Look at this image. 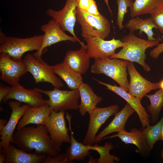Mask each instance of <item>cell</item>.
<instances>
[{"mask_svg": "<svg viewBox=\"0 0 163 163\" xmlns=\"http://www.w3.org/2000/svg\"><path fill=\"white\" fill-rule=\"evenodd\" d=\"M7 121L5 120H0V131L2 130L7 123Z\"/></svg>", "mask_w": 163, "mask_h": 163, "instance_id": "74e56055", "label": "cell"}, {"mask_svg": "<svg viewBox=\"0 0 163 163\" xmlns=\"http://www.w3.org/2000/svg\"><path fill=\"white\" fill-rule=\"evenodd\" d=\"M8 105L11 110V112L8 121L0 131V148H6L11 142L14 144L13 136L14 129L27 109L29 106L26 104L21 105V102L17 101H10Z\"/></svg>", "mask_w": 163, "mask_h": 163, "instance_id": "5bb4252c", "label": "cell"}, {"mask_svg": "<svg viewBox=\"0 0 163 163\" xmlns=\"http://www.w3.org/2000/svg\"><path fill=\"white\" fill-rule=\"evenodd\" d=\"M94 159L92 157H89V159L88 161V163H97L98 159Z\"/></svg>", "mask_w": 163, "mask_h": 163, "instance_id": "f35d334b", "label": "cell"}, {"mask_svg": "<svg viewBox=\"0 0 163 163\" xmlns=\"http://www.w3.org/2000/svg\"><path fill=\"white\" fill-rule=\"evenodd\" d=\"M78 0H66L62 9L58 11L49 9L46 11V14L55 20L61 29L67 31L72 35L79 40L75 34L74 28L77 21L76 10Z\"/></svg>", "mask_w": 163, "mask_h": 163, "instance_id": "4fadbf2b", "label": "cell"}, {"mask_svg": "<svg viewBox=\"0 0 163 163\" xmlns=\"http://www.w3.org/2000/svg\"><path fill=\"white\" fill-rule=\"evenodd\" d=\"M11 87L0 85V102H1L10 92Z\"/></svg>", "mask_w": 163, "mask_h": 163, "instance_id": "8d00e7d4", "label": "cell"}, {"mask_svg": "<svg viewBox=\"0 0 163 163\" xmlns=\"http://www.w3.org/2000/svg\"><path fill=\"white\" fill-rule=\"evenodd\" d=\"M160 88L163 90V79L159 82Z\"/></svg>", "mask_w": 163, "mask_h": 163, "instance_id": "b9f144b4", "label": "cell"}, {"mask_svg": "<svg viewBox=\"0 0 163 163\" xmlns=\"http://www.w3.org/2000/svg\"><path fill=\"white\" fill-rule=\"evenodd\" d=\"M118 7L116 23L120 30L123 29L125 26L123 24L124 17L128 12L127 9L130 7L132 0H116Z\"/></svg>", "mask_w": 163, "mask_h": 163, "instance_id": "4dcf8cb0", "label": "cell"}, {"mask_svg": "<svg viewBox=\"0 0 163 163\" xmlns=\"http://www.w3.org/2000/svg\"><path fill=\"white\" fill-rule=\"evenodd\" d=\"M40 29L44 33L43 43L40 49L33 54L35 56L41 57L43 52L47 47L61 41L78 42L81 45H85L80 40L66 34L54 19L51 20L47 24L42 25Z\"/></svg>", "mask_w": 163, "mask_h": 163, "instance_id": "30bf717a", "label": "cell"}, {"mask_svg": "<svg viewBox=\"0 0 163 163\" xmlns=\"http://www.w3.org/2000/svg\"><path fill=\"white\" fill-rule=\"evenodd\" d=\"M135 112L134 109L127 103L124 107L115 115L111 122L98 135H96L95 143L99 142L106 136L114 132L118 133L125 129L126 123L130 116Z\"/></svg>", "mask_w": 163, "mask_h": 163, "instance_id": "44dd1931", "label": "cell"}, {"mask_svg": "<svg viewBox=\"0 0 163 163\" xmlns=\"http://www.w3.org/2000/svg\"><path fill=\"white\" fill-rule=\"evenodd\" d=\"M51 66L54 73L62 79L71 90L78 89L83 83L82 75L72 70L63 61Z\"/></svg>", "mask_w": 163, "mask_h": 163, "instance_id": "d4e9b609", "label": "cell"}, {"mask_svg": "<svg viewBox=\"0 0 163 163\" xmlns=\"http://www.w3.org/2000/svg\"><path fill=\"white\" fill-rule=\"evenodd\" d=\"M162 65L163 66V60H162Z\"/></svg>", "mask_w": 163, "mask_h": 163, "instance_id": "ee69618b", "label": "cell"}, {"mask_svg": "<svg viewBox=\"0 0 163 163\" xmlns=\"http://www.w3.org/2000/svg\"><path fill=\"white\" fill-rule=\"evenodd\" d=\"M94 79L99 84L105 86L107 89L122 97L132 107L137 113L141 122L142 125L141 129L149 125L150 115L147 113L145 108L142 104L141 101L120 86H117L115 85H111L94 78Z\"/></svg>", "mask_w": 163, "mask_h": 163, "instance_id": "e0dca14e", "label": "cell"}, {"mask_svg": "<svg viewBox=\"0 0 163 163\" xmlns=\"http://www.w3.org/2000/svg\"><path fill=\"white\" fill-rule=\"evenodd\" d=\"M129 61L107 58L95 60L91 67L94 74H103L110 78L122 88L128 91L129 82L127 78V66Z\"/></svg>", "mask_w": 163, "mask_h": 163, "instance_id": "277c9868", "label": "cell"}, {"mask_svg": "<svg viewBox=\"0 0 163 163\" xmlns=\"http://www.w3.org/2000/svg\"><path fill=\"white\" fill-rule=\"evenodd\" d=\"M5 159V158L4 156L0 153V163H4Z\"/></svg>", "mask_w": 163, "mask_h": 163, "instance_id": "ab89813d", "label": "cell"}, {"mask_svg": "<svg viewBox=\"0 0 163 163\" xmlns=\"http://www.w3.org/2000/svg\"><path fill=\"white\" fill-rule=\"evenodd\" d=\"M90 58L85 45L78 50L67 51L63 62L72 70L82 75L89 68Z\"/></svg>", "mask_w": 163, "mask_h": 163, "instance_id": "ffe728a7", "label": "cell"}, {"mask_svg": "<svg viewBox=\"0 0 163 163\" xmlns=\"http://www.w3.org/2000/svg\"><path fill=\"white\" fill-rule=\"evenodd\" d=\"M150 104L147 106V110L151 117V123L155 124L158 121L161 110L163 106V90L159 88L154 94H146Z\"/></svg>", "mask_w": 163, "mask_h": 163, "instance_id": "83f0119b", "label": "cell"}, {"mask_svg": "<svg viewBox=\"0 0 163 163\" xmlns=\"http://www.w3.org/2000/svg\"><path fill=\"white\" fill-rule=\"evenodd\" d=\"M163 120V117L155 124L153 126L149 125L142 131L150 151L153 148L155 143L158 141L161 140V129Z\"/></svg>", "mask_w": 163, "mask_h": 163, "instance_id": "f1b7e54d", "label": "cell"}, {"mask_svg": "<svg viewBox=\"0 0 163 163\" xmlns=\"http://www.w3.org/2000/svg\"><path fill=\"white\" fill-rule=\"evenodd\" d=\"M78 89L81 99L78 109L81 115L84 116L86 113H88L96 107L103 99L96 95L92 88L87 83H82Z\"/></svg>", "mask_w": 163, "mask_h": 163, "instance_id": "cb8c5ba5", "label": "cell"}, {"mask_svg": "<svg viewBox=\"0 0 163 163\" xmlns=\"http://www.w3.org/2000/svg\"><path fill=\"white\" fill-rule=\"evenodd\" d=\"M161 37L163 40V36H161ZM149 53L150 56L155 59H157L160 54L163 52V43H159Z\"/></svg>", "mask_w": 163, "mask_h": 163, "instance_id": "836d02e7", "label": "cell"}, {"mask_svg": "<svg viewBox=\"0 0 163 163\" xmlns=\"http://www.w3.org/2000/svg\"><path fill=\"white\" fill-rule=\"evenodd\" d=\"M118 137L126 144H133L136 145L139 152L142 155H148L150 151L142 131L136 128L130 130V132H127L125 129H123L109 136L105 137L102 140L107 139H112Z\"/></svg>", "mask_w": 163, "mask_h": 163, "instance_id": "7402d4cb", "label": "cell"}, {"mask_svg": "<svg viewBox=\"0 0 163 163\" xmlns=\"http://www.w3.org/2000/svg\"><path fill=\"white\" fill-rule=\"evenodd\" d=\"M119 110L117 105L104 107H96L88 114L89 121L83 143L93 145L95 142L96 134L101 126L111 116L115 115Z\"/></svg>", "mask_w": 163, "mask_h": 163, "instance_id": "ba28073f", "label": "cell"}, {"mask_svg": "<svg viewBox=\"0 0 163 163\" xmlns=\"http://www.w3.org/2000/svg\"><path fill=\"white\" fill-rule=\"evenodd\" d=\"M42 163H72L67 154L58 153L54 155H46Z\"/></svg>", "mask_w": 163, "mask_h": 163, "instance_id": "d6a6232c", "label": "cell"}, {"mask_svg": "<svg viewBox=\"0 0 163 163\" xmlns=\"http://www.w3.org/2000/svg\"><path fill=\"white\" fill-rule=\"evenodd\" d=\"M43 35H37L26 38L7 37L0 31V53L8 54L17 61L22 60V56L25 53L41 48Z\"/></svg>", "mask_w": 163, "mask_h": 163, "instance_id": "3957f363", "label": "cell"}, {"mask_svg": "<svg viewBox=\"0 0 163 163\" xmlns=\"http://www.w3.org/2000/svg\"><path fill=\"white\" fill-rule=\"evenodd\" d=\"M69 124V129L70 132V145L66 150V153L67 154L69 160L72 162L73 160L83 161L90 155V150H94V145H90L84 144L78 142L73 136V133L71 128V115L68 113L66 116Z\"/></svg>", "mask_w": 163, "mask_h": 163, "instance_id": "603a6c76", "label": "cell"}, {"mask_svg": "<svg viewBox=\"0 0 163 163\" xmlns=\"http://www.w3.org/2000/svg\"><path fill=\"white\" fill-rule=\"evenodd\" d=\"M48 133L44 125L35 127L25 126L14 133V144L27 152L34 150L37 155H54L59 153L61 149L53 142Z\"/></svg>", "mask_w": 163, "mask_h": 163, "instance_id": "6da1fadb", "label": "cell"}, {"mask_svg": "<svg viewBox=\"0 0 163 163\" xmlns=\"http://www.w3.org/2000/svg\"><path fill=\"white\" fill-rule=\"evenodd\" d=\"M76 17L84 38L98 37L105 39L109 35L111 24L104 16H94L76 8Z\"/></svg>", "mask_w": 163, "mask_h": 163, "instance_id": "5b68a950", "label": "cell"}, {"mask_svg": "<svg viewBox=\"0 0 163 163\" xmlns=\"http://www.w3.org/2000/svg\"><path fill=\"white\" fill-rule=\"evenodd\" d=\"M161 140L163 141V120L161 126Z\"/></svg>", "mask_w": 163, "mask_h": 163, "instance_id": "60d3db41", "label": "cell"}, {"mask_svg": "<svg viewBox=\"0 0 163 163\" xmlns=\"http://www.w3.org/2000/svg\"><path fill=\"white\" fill-rule=\"evenodd\" d=\"M124 46L118 53L110 56V58L123 59L132 62H136L141 65L147 72L151 69L145 61L146 49L159 43V40L149 41L140 38L133 33L129 32L121 39Z\"/></svg>", "mask_w": 163, "mask_h": 163, "instance_id": "7a4b0ae2", "label": "cell"}, {"mask_svg": "<svg viewBox=\"0 0 163 163\" xmlns=\"http://www.w3.org/2000/svg\"><path fill=\"white\" fill-rule=\"evenodd\" d=\"M84 39L86 43L85 47L90 58L95 60L109 58L116 53L117 49L124 46L121 40L114 38L109 40L98 37Z\"/></svg>", "mask_w": 163, "mask_h": 163, "instance_id": "9c48e42d", "label": "cell"}, {"mask_svg": "<svg viewBox=\"0 0 163 163\" xmlns=\"http://www.w3.org/2000/svg\"><path fill=\"white\" fill-rule=\"evenodd\" d=\"M0 79L11 86L19 83L21 77L27 72L22 60L17 61L8 54L0 53Z\"/></svg>", "mask_w": 163, "mask_h": 163, "instance_id": "7c38bea8", "label": "cell"}, {"mask_svg": "<svg viewBox=\"0 0 163 163\" xmlns=\"http://www.w3.org/2000/svg\"><path fill=\"white\" fill-rule=\"evenodd\" d=\"M23 61L27 72L33 76L36 83L48 82L58 88L64 86L61 80L54 73L52 66L45 62L41 57L29 53L25 56Z\"/></svg>", "mask_w": 163, "mask_h": 163, "instance_id": "8992f818", "label": "cell"}, {"mask_svg": "<svg viewBox=\"0 0 163 163\" xmlns=\"http://www.w3.org/2000/svg\"><path fill=\"white\" fill-rule=\"evenodd\" d=\"M91 0H78L77 8L86 12L89 8Z\"/></svg>", "mask_w": 163, "mask_h": 163, "instance_id": "d590c367", "label": "cell"}, {"mask_svg": "<svg viewBox=\"0 0 163 163\" xmlns=\"http://www.w3.org/2000/svg\"><path fill=\"white\" fill-rule=\"evenodd\" d=\"M13 99L30 107H37L47 104L48 100L44 99L42 94L36 90L27 89L18 83L11 86V90L3 101L6 102L8 100Z\"/></svg>", "mask_w": 163, "mask_h": 163, "instance_id": "2e32d148", "label": "cell"}, {"mask_svg": "<svg viewBox=\"0 0 163 163\" xmlns=\"http://www.w3.org/2000/svg\"><path fill=\"white\" fill-rule=\"evenodd\" d=\"M86 12L96 16H101L102 15L99 12L94 0H91L89 7Z\"/></svg>", "mask_w": 163, "mask_h": 163, "instance_id": "e575fe53", "label": "cell"}, {"mask_svg": "<svg viewBox=\"0 0 163 163\" xmlns=\"http://www.w3.org/2000/svg\"><path fill=\"white\" fill-rule=\"evenodd\" d=\"M161 156L163 160V149H162L161 151Z\"/></svg>", "mask_w": 163, "mask_h": 163, "instance_id": "7bdbcfd3", "label": "cell"}, {"mask_svg": "<svg viewBox=\"0 0 163 163\" xmlns=\"http://www.w3.org/2000/svg\"><path fill=\"white\" fill-rule=\"evenodd\" d=\"M94 145V150L97 151L100 155L98 163H114L120 160L118 157L110 154V151L114 148L111 142H107L103 146L97 144Z\"/></svg>", "mask_w": 163, "mask_h": 163, "instance_id": "f546056e", "label": "cell"}, {"mask_svg": "<svg viewBox=\"0 0 163 163\" xmlns=\"http://www.w3.org/2000/svg\"><path fill=\"white\" fill-rule=\"evenodd\" d=\"M127 70L130 77L128 92L140 101L147 93L160 88L159 83H153L142 77L136 69L133 62H128Z\"/></svg>", "mask_w": 163, "mask_h": 163, "instance_id": "9a60e30c", "label": "cell"}, {"mask_svg": "<svg viewBox=\"0 0 163 163\" xmlns=\"http://www.w3.org/2000/svg\"><path fill=\"white\" fill-rule=\"evenodd\" d=\"M65 111L56 112L52 109L44 126L53 142L61 147L63 143H70V136L65 118Z\"/></svg>", "mask_w": 163, "mask_h": 163, "instance_id": "8fae6325", "label": "cell"}, {"mask_svg": "<svg viewBox=\"0 0 163 163\" xmlns=\"http://www.w3.org/2000/svg\"><path fill=\"white\" fill-rule=\"evenodd\" d=\"M150 17L163 36V5L151 14Z\"/></svg>", "mask_w": 163, "mask_h": 163, "instance_id": "1f68e13d", "label": "cell"}, {"mask_svg": "<svg viewBox=\"0 0 163 163\" xmlns=\"http://www.w3.org/2000/svg\"><path fill=\"white\" fill-rule=\"evenodd\" d=\"M47 104L37 107L29 106L18 123L17 130L30 124L44 125L51 112Z\"/></svg>", "mask_w": 163, "mask_h": 163, "instance_id": "d6986e66", "label": "cell"}, {"mask_svg": "<svg viewBox=\"0 0 163 163\" xmlns=\"http://www.w3.org/2000/svg\"><path fill=\"white\" fill-rule=\"evenodd\" d=\"M125 27L129 32L133 33L139 30V34L140 35L144 32L147 36L149 40H161L160 38H155L153 37L155 34L153 31V29L157 28L151 17L144 19L137 17H133L126 24Z\"/></svg>", "mask_w": 163, "mask_h": 163, "instance_id": "484cf974", "label": "cell"}, {"mask_svg": "<svg viewBox=\"0 0 163 163\" xmlns=\"http://www.w3.org/2000/svg\"><path fill=\"white\" fill-rule=\"evenodd\" d=\"M35 89L48 97L47 104L55 112L77 110L78 108L80 94L78 89L70 91L61 90L55 87L51 90Z\"/></svg>", "mask_w": 163, "mask_h": 163, "instance_id": "52a82bcc", "label": "cell"}, {"mask_svg": "<svg viewBox=\"0 0 163 163\" xmlns=\"http://www.w3.org/2000/svg\"><path fill=\"white\" fill-rule=\"evenodd\" d=\"M162 5L163 0H135L129 7L130 16L151 14Z\"/></svg>", "mask_w": 163, "mask_h": 163, "instance_id": "4316f807", "label": "cell"}, {"mask_svg": "<svg viewBox=\"0 0 163 163\" xmlns=\"http://www.w3.org/2000/svg\"><path fill=\"white\" fill-rule=\"evenodd\" d=\"M0 153L5 157V163H42L46 156L28 152L10 143L6 148H0Z\"/></svg>", "mask_w": 163, "mask_h": 163, "instance_id": "ac0fdd59", "label": "cell"}]
</instances>
